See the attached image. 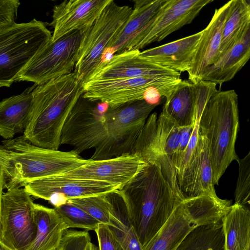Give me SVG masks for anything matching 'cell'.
Segmentation results:
<instances>
[{
	"instance_id": "obj_1",
	"label": "cell",
	"mask_w": 250,
	"mask_h": 250,
	"mask_svg": "<svg viewBox=\"0 0 250 250\" xmlns=\"http://www.w3.org/2000/svg\"><path fill=\"white\" fill-rule=\"evenodd\" d=\"M153 109L145 100L111 107L82 95L64 123L61 145L72 146L79 154L93 148V160L131 154Z\"/></svg>"
},
{
	"instance_id": "obj_2",
	"label": "cell",
	"mask_w": 250,
	"mask_h": 250,
	"mask_svg": "<svg viewBox=\"0 0 250 250\" xmlns=\"http://www.w3.org/2000/svg\"><path fill=\"white\" fill-rule=\"evenodd\" d=\"M35 84L28 120L22 135L38 146L58 150L64 123L83 93L74 72Z\"/></svg>"
},
{
	"instance_id": "obj_3",
	"label": "cell",
	"mask_w": 250,
	"mask_h": 250,
	"mask_svg": "<svg viewBox=\"0 0 250 250\" xmlns=\"http://www.w3.org/2000/svg\"><path fill=\"white\" fill-rule=\"evenodd\" d=\"M119 190L142 248L185 198L171 188L159 166L154 163L147 164Z\"/></svg>"
},
{
	"instance_id": "obj_4",
	"label": "cell",
	"mask_w": 250,
	"mask_h": 250,
	"mask_svg": "<svg viewBox=\"0 0 250 250\" xmlns=\"http://www.w3.org/2000/svg\"><path fill=\"white\" fill-rule=\"evenodd\" d=\"M0 145L4 188L23 187L34 180L66 173L87 163L74 150L63 151L36 146L23 136Z\"/></svg>"
},
{
	"instance_id": "obj_5",
	"label": "cell",
	"mask_w": 250,
	"mask_h": 250,
	"mask_svg": "<svg viewBox=\"0 0 250 250\" xmlns=\"http://www.w3.org/2000/svg\"><path fill=\"white\" fill-rule=\"evenodd\" d=\"M238 130L237 93L233 89L218 90L206 103L198 122V131L207 140L214 185L239 158L235 148Z\"/></svg>"
},
{
	"instance_id": "obj_6",
	"label": "cell",
	"mask_w": 250,
	"mask_h": 250,
	"mask_svg": "<svg viewBox=\"0 0 250 250\" xmlns=\"http://www.w3.org/2000/svg\"><path fill=\"white\" fill-rule=\"evenodd\" d=\"M47 24L34 19L0 27V87H10L31 60L51 40Z\"/></svg>"
},
{
	"instance_id": "obj_7",
	"label": "cell",
	"mask_w": 250,
	"mask_h": 250,
	"mask_svg": "<svg viewBox=\"0 0 250 250\" xmlns=\"http://www.w3.org/2000/svg\"><path fill=\"white\" fill-rule=\"evenodd\" d=\"M132 11V7L120 6L110 0L89 28L83 41L74 71L83 84L101 63L106 51L123 29Z\"/></svg>"
},
{
	"instance_id": "obj_8",
	"label": "cell",
	"mask_w": 250,
	"mask_h": 250,
	"mask_svg": "<svg viewBox=\"0 0 250 250\" xmlns=\"http://www.w3.org/2000/svg\"><path fill=\"white\" fill-rule=\"evenodd\" d=\"M89 29L75 31L55 42L51 40L21 72L16 81L41 84L72 72Z\"/></svg>"
},
{
	"instance_id": "obj_9",
	"label": "cell",
	"mask_w": 250,
	"mask_h": 250,
	"mask_svg": "<svg viewBox=\"0 0 250 250\" xmlns=\"http://www.w3.org/2000/svg\"><path fill=\"white\" fill-rule=\"evenodd\" d=\"M170 76H148L130 79L90 81L83 84V98L114 107L126 103L145 100L146 93L157 89L167 98L181 81Z\"/></svg>"
},
{
	"instance_id": "obj_10",
	"label": "cell",
	"mask_w": 250,
	"mask_h": 250,
	"mask_svg": "<svg viewBox=\"0 0 250 250\" xmlns=\"http://www.w3.org/2000/svg\"><path fill=\"white\" fill-rule=\"evenodd\" d=\"M35 203L23 187L3 192L0 214V241L11 250H25L34 240Z\"/></svg>"
},
{
	"instance_id": "obj_11",
	"label": "cell",
	"mask_w": 250,
	"mask_h": 250,
	"mask_svg": "<svg viewBox=\"0 0 250 250\" xmlns=\"http://www.w3.org/2000/svg\"><path fill=\"white\" fill-rule=\"evenodd\" d=\"M140 52L139 50H131L113 54L101 62L87 82L148 76L180 78V73L146 59L141 56Z\"/></svg>"
},
{
	"instance_id": "obj_12",
	"label": "cell",
	"mask_w": 250,
	"mask_h": 250,
	"mask_svg": "<svg viewBox=\"0 0 250 250\" xmlns=\"http://www.w3.org/2000/svg\"><path fill=\"white\" fill-rule=\"evenodd\" d=\"M23 188L31 196L47 201L54 195H62L68 200L106 194L121 188L119 186L106 182L60 174L34 180L25 184Z\"/></svg>"
},
{
	"instance_id": "obj_13",
	"label": "cell",
	"mask_w": 250,
	"mask_h": 250,
	"mask_svg": "<svg viewBox=\"0 0 250 250\" xmlns=\"http://www.w3.org/2000/svg\"><path fill=\"white\" fill-rule=\"evenodd\" d=\"M146 164L137 156L128 154L104 160L89 159L82 166L60 175L106 182L122 188Z\"/></svg>"
},
{
	"instance_id": "obj_14",
	"label": "cell",
	"mask_w": 250,
	"mask_h": 250,
	"mask_svg": "<svg viewBox=\"0 0 250 250\" xmlns=\"http://www.w3.org/2000/svg\"><path fill=\"white\" fill-rule=\"evenodd\" d=\"M211 0H165L148 32L136 50L164 40L172 33L190 23Z\"/></svg>"
},
{
	"instance_id": "obj_15",
	"label": "cell",
	"mask_w": 250,
	"mask_h": 250,
	"mask_svg": "<svg viewBox=\"0 0 250 250\" xmlns=\"http://www.w3.org/2000/svg\"><path fill=\"white\" fill-rule=\"evenodd\" d=\"M110 0H64L54 6L52 41L75 31L89 29Z\"/></svg>"
},
{
	"instance_id": "obj_16",
	"label": "cell",
	"mask_w": 250,
	"mask_h": 250,
	"mask_svg": "<svg viewBox=\"0 0 250 250\" xmlns=\"http://www.w3.org/2000/svg\"><path fill=\"white\" fill-rule=\"evenodd\" d=\"M177 180L179 188L185 198L202 195L218 197L214 188L207 140L199 131L195 149Z\"/></svg>"
},
{
	"instance_id": "obj_17",
	"label": "cell",
	"mask_w": 250,
	"mask_h": 250,
	"mask_svg": "<svg viewBox=\"0 0 250 250\" xmlns=\"http://www.w3.org/2000/svg\"><path fill=\"white\" fill-rule=\"evenodd\" d=\"M165 0H135L134 7L123 29L106 51L113 54L136 50L147 34L151 24L160 13Z\"/></svg>"
},
{
	"instance_id": "obj_18",
	"label": "cell",
	"mask_w": 250,
	"mask_h": 250,
	"mask_svg": "<svg viewBox=\"0 0 250 250\" xmlns=\"http://www.w3.org/2000/svg\"><path fill=\"white\" fill-rule=\"evenodd\" d=\"M231 0L215 10L213 17L202 33L196 47L190 68L188 81L196 83L202 74L218 59L223 29L228 16Z\"/></svg>"
},
{
	"instance_id": "obj_19",
	"label": "cell",
	"mask_w": 250,
	"mask_h": 250,
	"mask_svg": "<svg viewBox=\"0 0 250 250\" xmlns=\"http://www.w3.org/2000/svg\"><path fill=\"white\" fill-rule=\"evenodd\" d=\"M202 31L167 43L149 48L140 55L163 67L181 73L188 72Z\"/></svg>"
},
{
	"instance_id": "obj_20",
	"label": "cell",
	"mask_w": 250,
	"mask_h": 250,
	"mask_svg": "<svg viewBox=\"0 0 250 250\" xmlns=\"http://www.w3.org/2000/svg\"><path fill=\"white\" fill-rule=\"evenodd\" d=\"M196 227L183 200L142 250H176L186 236Z\"/></svg>"
},
{
	"instance_id": "obj_21",
	"label": "cell",
	"mask_w": 250,
	"mask_h": 250,
	"mask_svg": "<svg viewBox=\"0 0 250 250\" xmlns=\"http://www.w3.org/2000/svg\"><path fill=\"white\" fill-rule=\"evenodd\" d=\"M250 57V30L223 56L208 67L202 74L201 81L216 84L231 80L246 64Z\"/></svg>"
},
{
	"instance_id": "obj_22",
	"label": "cell",
	"mask_w": 250,
	"mask_h": 250,
	"mask_svg": "<svg viewBox=\"0 0 250 250\" xmlns=\"http://www.w3.org/2000/svg\"><path fill=\"white\" fill-rule=\"evenodd\" d=\"M35 86L27 88L22 93L0 102V136L5 140L24 131L31 109L32 92Z\"/></svg>"
},
{
	"instance_id": "obj_23",
	"label": "cell",
	"mask_w": 250,
	"mask_h": 250,
	"mask_svg": "<svg viewBox=\"0 0 250 250\" xmlns=\"http://www.w3.org/2000/svg\"><path fill=\"white\" fill-rule=\"evenodd\" d=\"M197 83L181 80L166 98L163 111L179 127L195 124Z\"/></svg>"
},
{
	"instance_id": "obj_24",
	"label": "cell",
	"mask_w": 250,
	"mask_h": 250,
	"mask_svg": "<svg viewBox=\"0 0 250 250\" xmlns=\"http://www.w3.org/2000/svg\"><path fill=\"white\" fill-rule=\"evenodd\" d=\"M37 232L35 238L25 250H56L59 248L66 227L54 208L34 205Z\"/></svg>"
},
{
	"instance_id": "obj_25",
	"label": "cell",
	"mask_w": 250,
	"mask_h": 250,
	"mask_svg": "<svg viewBox=\"0 0 250 250\" xmlns=\"http://www.w3.org/2000/svg\"><path fill=\"white\" fill-rule=\"evenodd\" d=\"M109 228L123 250H142L127 205L119 189L109 192Z\"/></svg>"
},
{
	"instance_id": "obj_26",
	"label": "cell",
	"mask_w": 250,
	"mask_h": 250,
	"mask_svg": "<svg viewBox=\"0 0 250 250\" xmlns=\"http://www.w3.org/2000/svg\"><path fill=\"white\" fill-rule=\"evenodd\" d=\"M221 222L225 250H245L250 245V211L248 208L234 203Z\"/></svg>"
},
{
	"instance_id": "obj_27",
	"label": "cell",
	"mask_w": 250,
	"mask_h": 250,
	"mask_svg": "<svg viewBox=\"0 0 250 250\" xmlns=\"http://www.w3.org/2000/svg\"><path fill=\"white\" fill-rule=\"evenodd\" d=\"M250 28L249 1L231 0L229 13L223 29L218 59L230 49Z\"/></svg>"
},
{
	"instance_id": "obj_28",
	"label": "cell",
	"mask_w": 250,
	"mask_h": 250,
	"mask_svg": "<svg viewBox=\"0 0 250 250\" xmlns=\"http://www.w3.org/2000/svg\"><path fill=\"white\" fill-rule=\"evenodd\" d=\"M183 201L197 227L221 221L231 207L229 200L208 195L186 197Z\"/></svg>"
},
{
	"instance_id": "obj_29",
	"label": "cell",
	"mask_w": 250,
	"mask_h": 250,
	"mask_svg": "<svg viewBox=\"0 0 250 250\" xmlns=\"http://www.w3.org/2000/svg\"><path fill=\"white\" fill-rule=\"evenodd\" d=\"M176 250H225V237L221 221L195 228Z\"/></svg>"
},
{
	"instance_id": "obj_30",
	"label": "cell",
	"mask_w": 250,
	"mask_h": 250,
	"mask_svg": "<svg viewBox=\"0 0 250 250\" xmlns=\"http://www.w3.org/2000/svg\"><path fill=\"white\" fill-rule=\"evenodd\" d=\"M107 193L70 199L67 203L84 210L100 224L109 226L111 204L107 197Z\"/></svg>"
},
{
	"instance_id": "obj_31",
	"label": "cell",
	"mask_w": 250,
	"mask_h": 250,
	"mask_svg": "<svg viewBox=\"0 0 250 250\" xmlns=\"http://www.w3.org/2000/svg\"><path fill=\"white\" fill-rule=\"evenodd\" d=\"M54 208L62 218L67 229L79 228L94 231L100 224L87 212L68 203Z\"/></svg>"
},
{
	"instance_id": "obj_32",
	"label": "cell",
	"mask_w": 250,
	"mask_h": 250,
	"mask_svg": "<svg viewBox=\"0 0 250 250\" xmlns=\"http://www.w3.org/2000/svg\"><path fill=\"white\" fill-rule=\"evenodd\" d=\"M239 165V175L235 190V203L244 206L250 205V152L242 159L236 161Z\"/></svg>"
},
{
	"instance_id": "obj_33",
	"label": "cell",
	"mask_w": 250,
	"mask_h": 250,
	"mask_svg": "<svg viewBox=\"0 0 250 250\" xmlns=\"http://www.w3.org/2000/svg\"><path fill=\"white\" fill-rule=\"evenodd\" d=\"M91 241L87 231L66 229L64 232L59 246L60 250H85Z\"/></svg>"
},
{
	"instance_id": "obj_34",
	"label": "cell",
	"mask_w": 250,
	"mask_h": 250,
	"mask_svg": "<svg viewBox=\"0 0 250 250\" xmlns=\"http://www.w3.org/2000/svg\"><path fill=\"white\" fill-rule=\"evenodd\" d=\"M94 231L97 237L99 250H123L108 225L100 224Z\"/></svg>"
},
{
	"instance_id": "obj_35",
	"label": "cell",
	"mask_w": 250,
	"mask_h": 250,
	"mask_svg": "<svg viewBox=\"0 0 250 250\" xmlns=\"http://www.w3.org/2000/svg\"><path fill=\"white\" fill-rule=\"evenodd\" d=\"M20 5L18 0H0V27L15 22Z\"/></svg>"
},
{
	"instance_id": "obj_36",
	"label": "cell",
	"mask_w": 250,
	"mask_h": 250,
	"mask_svg": "<svg viewBox=\"0 0 250 250\" xmlns=\"http://www.w3.org/2000/svg\"><path fill=\"white\" fill-rule=\"evenodd\" d=\"M5 182L4 167L0 160V214L1 198L3 193V190L4 188Z\"/></svg>"
},
{
	"instance_id": "obj_37",
	"label": "cell",
	"mask_w": 250,
	"mask_h": 250,
	"mask_svg": "<svg viewBox=\"0 0 250 250\" xmlns=\"http://www.w3.org/2000/svg\"><path fill=\"white\" fill-rule=\"evenodd\" d=\"M85 250H99L98 247L90 242L86 247Z\"/></svg>"
},
{
	"instance_id": "obj_38",
	"label": "cell",
	"mask_w": 250,
	"mask_h": 250,
	"mask_svg": "<svg viewBox=\"0 0 250 250\" xmlns=\"http://www.w3.org/2000/svg\"><path fill=\"white\" fill-rule=\"evenodd\" d=\"M0 250H11L10 249L3 245L0 241Z\"/></svg>"
},
{
	"instance_id": "obj_39",
	"label": "cell",
	"mask_w": 250,
	"mask_h": 250,
	"mask_svg": "<svg viewBox=\"0 0 250 250\" xmlns=\"http://www.w3.org/2000/svg\"><path fill=\"white\" fill-rule=\"evenodd\" d=\"M245 250H250V245H249Z\"/></svg>"
},
{
	"instance_id": "obj_40",
	"label": "cell",
	"mask_w": 250,
	"mask_h": 250,
	"mask_svg": "<svg viewBox=\"0 0 250 250\" xmlns=\"http://www.w3.org/2000/svg\"><path fill=\"white\" fill-rule=\"evenodd\" d=\"M56 250H60L58 248V249Z\"/></svg>"
}]
</instances>
